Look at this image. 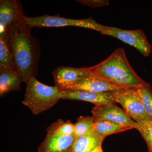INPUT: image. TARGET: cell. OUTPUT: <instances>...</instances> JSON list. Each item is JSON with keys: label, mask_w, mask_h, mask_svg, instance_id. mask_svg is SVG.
I'll return each instance as SVG.
<instances>
[{"label": "cell", "mask_w": 152, "mask_h": 152, "mask_svg": "<svg viewBox=\"0 0 152 152\" xmlns=\"http://www.w3.org/2000/svg\"><path fill=\"white\" fill-rule=\"evenodd\" d=\"M32 28L24 19L12 25L9 30L14 64L26 84L37 76L41 55L40 44L32 34Z\"/></svg>", "instance_id": "1"}, {"label": "cell", "mask_w": 152, "mask_h": 152, "mask_svg": "<svg viewBox=\"0 0 152 152\" xmlns=\"http://www.w3.org/2000/svg\"><path fill=\"white\" fill-rule=\"evenodd\" d=\"M87 68L92 75L124 88H137L148 84L136 73L121 48L98 64Z\"/></svg>", "instance_id": "2"}, {"label": "cell", "mask_w": 152, "mask_h": 152, "mask_svg": "<svg viewBox=\"0 0 152 152\" xmlns=\"http://www.w3.org/2000/svg\"><path fill=\"white\" fill-rule=\"evenodd\" d=\"M61 89L56 86H50L33 77L27 84L25 97L22 103L27 107L34 115L48 110L61 99Z\"/></svg>", "instance_id": "3"}, {"label": "cell", "mask_w": 152, "mask_h": 152, "mask_svg": "<svg viewBox=\"0 0 152 152\" xmlns=\"http://www.w3.org/2000/svg\"><path fill=\"white\" fill-rule=\"evenodd\" d=\"M24 20L28 24L33 28L75 26L86 28L101 32L104 26L98 23L92 18L73 19L61 18L57 15H43L34 18L26 17Z\"/></svg>", "instance_id": "4"}, {"label": "cell", "mask_w": 152, "mask_h": 152, "mask_svg": "<svg viewBox=\"0 0 152 152\" xmlns=\"http://www.w3.org/2000/svg\"><path fill=\"white\" fill-rule=\"evenodd\" d=\"M115 103L121 105L132 119L139 124L150 119L146 113L137 88H122L112 91Z\"/></svg>", "instance_id": "5"}, {"label": "cell", "mask_w": 152, "mask_h": 152, "mask_svg": "<svg viewBox=\"0 0 152 152\" xmlns=\"http://www.w3.org/2000/svg\"><path fill=\"white\" fill-rule=\"evenodd\" d=\"M101 34L111 36L135 48L143 56L148 57L152 52V47L142 30H127L104 26Z\"/></svg>", "instance_id": "6"}, {"label": "cell", "mask_w": 152, "mask_h": 152, "mask_svg": "<svg viewBox=\"0 0 152 152\" xmlns=\"http://www.w3.org/2000/svg\"><path fill=\"white\" fill-rule=\"evenodd\" d=\"M115 103H110L95 106L92 110L93 116L96 119L107 120L129 126L138 131L140 125Z\"/></svg>", "instance_id": "7"}, {"label": "cell", "mask_w": 152, "mask_h": 152, "mask_svg": "<svg viewBox=\"0 0 152 152\" xmlns=\"http://www.w3.org/2000/svg\"><path fill=\"white\" fill-rule=\"evenodd\" d=\"M61 99L88 102L95 105L115 103L111 91L96 93L81 90H61Z\"/></svg>", "instance_id": "8"}, {"label": "cell", "mask_w": 152, "mask_h": 152, "mask_svg": "<svg viewBox=\"0 0 152 152\" xmlns=\"http://www.w3.org/2000/svg\"><path fill=\"white\" fill-rule=\"evenodd\" d=\"M19 0L0 1V29L9 30L11 26L26 18Z\"/></svg>", "instance_id": "9"}, {"label": "cell", "mask_w": 152, "mask_h": 152, "mask_svg": "<svg viewBox=\"0 0 152 152\" xmlns=\"http://www.w3.org/2000/svg\"><path fill=\"white\" fill-rule=\"evenodd\" d=\"M55 86L61 90H66L80 79L91 75L86 68L57 67L52 72Z\"/></svg>", "instance_id": "10"}, {"label": "cell", "mask_w": 152, "mask_h": 152, "mask_svg": "<svg viewBox=\"0 0 152 152\" xmlns=\"http://www.w3.org/2000/svg\"><path fill=\"white\" fill-rule=\"evenodd\" d=\"M124 88L112 84L103 79L92 75L80 79L66 90H81L94 92L112 91Z\"/></svg>", "instance_id": "11"}, {"label": "cell", "mask_w": 152, "mask_h": 152, "mask_svg": "<svg viewBox=\"0 0 152 152\" xmlns=\"http://www.w3.org/2000/svg\"><path fill=\"white\" fill-rule=\"evenodd\" d=\"M75 134L65 137L46 135L38 148V152H71L75 140Z\"/></svg>", "instance_id": "12"}, {"label": "cell", "mask_w": 152, "mask_h": 152, "mask_svg": "<svg viewBox=\"0 0 152 152\" xmlns=\"http://www.w3.org/2000/svg\"><path fill=\"white\" fill-rule=\"evenodd\" d=\"M23 82L21 75L17 69L0 70V96L12 91H20Z\"/></svg>", "instance_id": "13"}, {"label": "cell", "mask_w": 152, "mask_h": 152, "mask_svg": "<svg viewBox=\"0 0 152 152\" xmlns=\"http://www.w3.org/2000/svg\"><path fill=\"white\" fill-rule=\"evenodd\" d=\"M104 139L96 131L88 134L77 137L71 152H91L102 146Z\"/></svg>", "instance_id": "14"}, {"label": "cell", "mask_w": 152, "mask_h": 152, "mask_svg": "<svg viewBox=\"0 0 152 152\" xmlns=\"http://www.w3.org/2000/svg\"><path fill=\"white\" fill-rule=\"evenodd\" d=\"M16 69L9 39V30H0V70Z\"/></svg>", "instance_id": "15"}, {"label": "cell", "mask_w": 152, "mask_h": 152, "mask_svg": "<svg viewBox=\"0 0 152 152\" xmlns=\"http://www.w3.org/2000/svg\"><path fill=\"white\" fill-rule=\"evenodd\" d=\"M95 131L104 139L107 136L131 129L132 128L107 120L96 119Z\"/></svg>", "instance_id": "16"}, {"label": "cell", "mask_w": 152, "mask_h": 152, "mask_svg": "<svg viewBox=\"0 0 152 152\" xmlns=\"http://www.w3.org/2000/svg\"><path fill=\"white\" fill-rule=\"evenodd\" d=\"M47 135L65 137L75 134V126L70 121L58 120L47 128Z\"/></svg>", "instance_id": "17"}, {"label": "cell", "mask_w": 152, "mask_h": 152, "mask_svg": "<svg viewBox=\"0 0 152 152\" xmlns=\"http://www.w3.org/2000/svg\"><path fill=\"white\" fill-rule=\"evenodd\" d=\"M94 116H80L75 126V134L77 137L86 135L95 131Z\"/></svg>", "instance_id": "18"}, {"label": "cell", "mask_w": 152, "mask_h": 152, "mask_svg": "<svg viewBox=\"0 0 152 152\" xmlns=\"http://www.w3.org/2000/svg\"><path fill=\"white\" fill-rule=\"evenodd\" d=\"M147 115L152 119V90L149 84L137 88Z\"/></svg>", "instance_id": "19"}, {"label": "cell", "mask_w": 152, "mask_h": 152, "mask_svg": "<svg viewBox=\"0 0 152 152\" xmlns=\"http://www.w3.org/2000/svg\"><path fill=\"white\" fill-rule=\"evenodd\" d=\"M139 125L138 131L146 142L149 152H152V119L146 120Z\"/></svg>", "instance_id": "20"}, {"label": "cell", "mask_w": 152, "mask_h": 152, "mask_svg": "<svg viewBox=\"0 0 152 152\" xmlns=\"http://www.w3.org/2000/svg\"><path fill=\"white\" fill-rule=\"evenodd\" d=\"M77 2L84 6H88L92 8L102 7L109 5V1L104 0H77Z\"/></svg>", "instance_id": "21"}, {"label": "cell", "mask_w": 152, "mask_h": 152, "mask_svg": "<svg viewBox=\"0 0 152 152\" xmlns=\"http://www.w3.org/2000/svg\"><path fill=\"white\" fill-rule=\"evenodd\" d=\"M91 152H104L102 148V145L97 147Z\"/></svg>", "instance_id": "22"}]
</instances>
